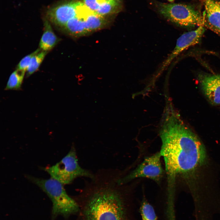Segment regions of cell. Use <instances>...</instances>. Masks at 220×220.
Listing matches in <instances>:
<instances>
[{
	"mask_svg": "<svg viewBox=\"0 0 220 220\" xmlns=\"http://www.w3.org/2000/svg\"><path fill=\"white\" fill-rule=\"evenodd\" d=\"M153 3L156 9L160 15L177 25L184 27L204 25L203 16L191 6L157 1H154Z\"/></svg>",
	"mask_w": 220,
	"mask_h": 220,
	"instance_id": "cell-4",
	"label": "cell"
},
{
	"mask_svg": "<svg viewBox=\"0 0 220 220\" xmlns=\"http://www.w3.org/2000/svg\"><path fill=\"white\" fill-rule=\"evenodd\" d=\"M161 156L160 152L146 157L134 170L127 176L118 179V184L122 185L138 178H148L160 183L164 174V170L160 161Z\"/></svg>",
	"mask_w": 220,
	"mask_h": 220,
	"instance_id": "cell-6",
	"label": "cell"
},
{
	"mask_svg": "<svg viewBox=\"0 0 220 220\" xmlns=\"http://www.w3.org/2000/svg\"><path fill=\"white\" fill-rule=\"evenodd\" d=\"M200 82L203 93L214 105L220 104V74L200 76Z\"/></svg>",
	"mask_w": 220,
	"mask_h": 220,
	"instance_id": "cell-9",
	"label": "cell"
},
{
	"mask_svg": "<svg viewBox=\"0 0 220 220\" xmlns=\"http://www.w3.org/2000/svg\"><path fill=\"white\" fill-rule=\"evenodd\" d=\"M43 31L39 43V48L48 52L53 49L60 40L54 32L51 24L45 17L43 19Z\"/></svg>",
	"mask_w": 220,
	"mask_h": 220,
	"instance_id": "cell-13",
	"label": "cell"
},
{
	"mask_svg": "<svg viewBox=\"0 0 220 220\" xmlns=\"http://www.w3.org/2000/svg\"><path fill=\"white\" fill-rule=\"evenodd\" d=\"M74 199L79 207L75 220H136L132 204L115 188H97Z\"/></svg>",
	"mask_w": 220,
	"mask_h": 220,
	"instance_id": "cell-2",
	"label": "cell"
},
{
	"mask_svg": "<svg viewBox=\"0 0 220 220\" xmlns=\"http://www.w3.org/2000/svg\"><path fill=\"white\" fill-rule=\"evenodd\" d=\"M89 10L90 9L86 6L77 7L76 16L69 20L61 31L74 38L88 35L85 29L84 18Z\"/></svg>",
	"mask_w": 220,
	"mask_h": 220,
	"instance_id": "cell-10",
	"label": "cell"
},
{
	"mask_svg": "<svg viewBox=\"0 0 220 220\" xmlns=\"http://www.w3.org/2000/svg\"><path fill=\"white\" fill-rule=\"evenodd\" d=\"M139 210L141 220H157L154 208L145 197L141 203Z\"/></svg>",
	"mask_w": 220,
	"mask_h": 220,
	"instance_id": "cell-16",
	"label": "cell"
},
{
	"mask_svg": "<svg viewBox=\"0 0 220 220\" xmlns=\"http://www.w3.org/2000/svg\"><path fill=\"white\" fill-rule=\"evenodd\" d=\"M108 17L89 11L84 18L85 29L88 34L106 27L110 22Z\"/></svg>",
	"mask_w": 220,
	"mask_h": 220,
	"instance_id": "cell-14",
	"label": "cell"
},
{
	"mask_svg": "<svg viewBox=\"0 0 220 220\" xmlns=\"http://www.w3.org/2000/svg\"><path fill=\"white\" fill-rule=\"evenodd\" d=\"M167 0L170 2H173L174 1V0Z\"/></svg>",
	"mask_w": 220,
	"mask_h": 220,
	"instance_id": "cell-19",
	"label": "cell"
},
{
	"mask_svg": "<svg viewBox=\"0 0 220 220\" xmlns=\"http://www.w3.org/2000/svg\"><path fill=\"white\" fill-rule=\"evenodd\" d=\"M204 27L203 25H201L195 30L185 32L179 37L174 49L163 63L158 75L181 53L189 47L199 43L204 32Z\"/></svg>",
	"mask_w": 220,
	"mask_h": 220,
	"instance_id": "cell-8",
	"label": "cell"
},
{
	"mask_svg": "<svg viewBox=\"0 0 220 220\" xmlns=\"http://www.w3.org/2000/svg\"><path fill=\"white\" fill-rule=\"evenodd\" d=\"M47 53L41 50L33 57L26 72V77L37 71Z\"/></svg>",
	"mask_w": 220,
	"mask_h": 220,
	"instance_id": "cell-17",
	"label": "cell"
},
{
	"mask_svg": "<svg viewBox=\"0 0 220 220\" xmlns=\"http://www.w3.org/2000/svg\"><path fill=\"white\" fill-rule=\"evenodd\" d=\"M76 0H63L49 7L46 18L51 24L61 30L67 22L76 15Z\"/></svg>",
	"mask_w": 220,
	"mask_h": 220,
	"instance_id": "cell-7",
	"label": "cell"
},
{
	"mask_svg": "<svg viewBox=\"0 0 220 220\" xmlns=\"http://www.w3.org/2000/svg\"><path fill=\"white\" fill-rule=\"evenodd\" d=\"M27 178L44 191L53 203L52 214L54 216L61 215L68 218L76 215L79 211L78 204L74 199L66 192L63 184L51 178L45 179L31 176Z\"/></svg>",
	"mask_w": 220,
	"mask_h": 220,
	"instance_id": "cell-3",
	"label": "cell"
},
{
	"mask_svg": "<svg viewBox=\"0 0 220 220\" xmlns=\"http://www.w3.org/2000/svg\"><path fill=\"white\" fill-rule=\"evenodd\" d=\"M41 50L39 48L31 53L24 57L17 64L16 69L26 72L33 57Z\"/></svg>",
	"mask_w": 220,
	"mask_h": 220,
	"instance_id": "cell-18",
	"label": "cell"
},
{
	"mask_svg": "<svg viewBox=\"0 0 220 220\" xmlns=\"http://www.w3.org/2000/svg\"><path fill=\"white\" fill-rule=\"evenodd\" d=\"M25 73L16 69L10 75L5 90H20Z\"/></svg>",
	"mask_w": 220,
	"mask_h": 220,
	"instance_id": "cell-15",
	"label": "cell"
},
{
	"mask_svg": "<svg viewBox=\"0 0 220 220\" xmlns=\"http://www.w3.org/2000/svg\"><path fill=\"white\" fill-rule=\"evenodd\" d=\"M204 26L220 36V1L206 0Z\"/></svg>",
	"mask_w": 220,
	"mask_h": 220,
	"instance_id": "cell-12",
	"label": "cell"
},
{
	"mask_svg": "<svg viewBox=\"0 0 220 220\" xmlns=\"http://www.w3.org/2000/svg\"><path fill=\"white\" fill-rule=\"evenodd\" d=\"M50 175L63 185L72 183L76 178L85 177L93 179L94 175L79 164L76 152L72 147L67 154L55 165L44 168Z\"/></svg>",
	"mask_w": 220,
	"mask_h": 220,
	"instance_id": "cell-5",
	"label": "cell"
},
{
	"mask_svg": "<svg viewBox=\"0 0 220 220\" xmlns=\"http://www.w3.org/2000/svg\"><path fill=\"white\" fill-rule=\"evenodd\" d=\"M163 158L167 175V195L174 196L176 176L188 173L202 163L205 151L198 138L182 122L171 104L166 105L160 125Z\"/></svg>",
	"mask_w": 220,
	"mask_h": 220,
	"instance_id": "cell-1",
	"label": "cell"
},
{
	"mask_svg": "<svg viewBox=\"0 0 220 220\" xmlns=\"http://www.w3.org/2000/svg\"><path fill=\"white\" fill-rule=\"evenodd\" d=\"M82 1L93 12L105 16L116 14L123 8L122 0H82Z\"/></svg>",
	"mask_w": 220,
	"mask_h": 220,
	"instance_id": "cell-11",
	"label": "cell"
}]
</instances>
